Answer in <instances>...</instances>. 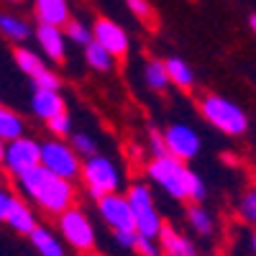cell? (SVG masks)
<instances>
[{
  "instance_id": "83f0119b",
  "label": "cell",
  "mask_w": 256,
  "mask_h": 256,
  "mask_svg": "<svg viewBox=\"0 0 256 256\" xmlns=\"http://www.w3.org/2000/svg\"><path fill=\"white\" fill-rule=\"evenodd\" d=\"M46 126V131L52 134V136H56V138H70L74 131H72V116L64 110V113H59L56 118H52V120H46L44 123Z\"/></svg>"
},
{
  "instance_id": "1f68e13d",
  "label": "cell",
  "mask_w": 256,
  "mask_h": 256,
  "mask_svg": "<svg viewBox=\"0 0 256 256\" xmlns=\"http://www.w3.org/2000/svg\"><path fill=\"white\" fill-rule=\"evenodd\" d=\"M136 254L138 256H166L159 238H148V236H141L138 238V246H136Z\"/></svg>"
},
{
  "instance_id": "d4e9b609",
  "label": "cell",
  "mask_w": 256,
  "mask_h": 256,
  "mask_svg": "<svg viewBox=\"0 0 256 256\" xmlns=\"http://www.w3.org/2000/svg\"><path fill=\"white\" fill-rule=\"evenodd\" d=\"M64 34H67V38L72 41V44H80L82 49L90 44V41H95V31H92V26H88L84 20H80V18H72L67 26H64Z\"/></svg>"
},
{
  "instance_id": "7402d4cb",
  "label": "cell",
  "mask_w": 256,
  "mask_h": 256,
  "mask_svg": "<svg viewBox=\"0 0 256 256\" xmlns=\"http://www.w3.org/2000/svg\"><path fill=\"white\" fill-rule=\"evenodd\" d=\"M164 62H166V72H169V80H172L174 88H180L184 92L195 90V82H198L195 70H192L182 56H166Z\"/></svg>"
},
{
  "instance_id": "836d02e7",
  "label": "cell",
  "mask_w": 256,
  "mask_h": 256,
  "mask_svg": "<svg viewBox=\"0 0 256 256\" xmlns=\"http://www.w3.org/2000/svg\"><path fill=\"white\" fill-rule=\"evenodd\" d=\"M128 159H131V162H141L144 159V148L136 146V144H128Z\"/></svg>"
},
{
  "instance_id": "d6986e66",
  "label": "cell",
  "mask_w": 256,
  "mask_h": 256,
  "mask_svg": "<svg viewBox=\"0 0 256 256\" xmlns=\"http://www.w3.org/2000/svg\"><path fill=\"white\" fill-rule=\"evenodd\" d=\"M34 31L36 28L28 24L24 16H18V13H3V16H0V34H3V38L10 41L13 46L28 41L34 36Z\"/></svg>"
},
{
  "instance_id": "d6a6232c",
  "label": "cell",
  "mask_w": 256,
  "mask_h": 256,
  "mask_svg": "<svg viewBox=\"0 0 256 256\" xmlns=\"http://www.w3.org/2000/svg\"><path fill=\"white\" fill-rule=\"evenodd\" d=\"M113 238H116V244H118L120 248H126V251H136L141 233H138V230H118V233H113Z\"/></svg>"
},
{
  "instance_id": "277c9868",
  "label": "cell",
  "mask_w": 256,
  "mask_h": 256,
  "mask_svg": "<svg viewBox=\"0 0 256 256\" xmlns=\"http://www.w3.org/2000/svg\"><path fill=\"white\" fill-rule=\"evenodd\" d=\"M80 182L84 184V190H88V195L92 200H100L105 195L120 192V187H123V172L118 169V164L110 156L95 154L90 159H84Z\"/></svg>"
},
{
  "instance_id": "9a60e30c",
  "label": "cell",
  "mask_w": 256,
  "mask_h": 256,
  "mask_svg": "<svg viewBox=\"0 0 256 256\" xmlns=\"http://www.w3.org/2000/svg\"><path fill=\"white\" fill-rule=\"evenodd\" d=\"M67 110V102H64L62 92L59 90H36L34 88V95H31V113L38 118V120H52L56 118L59 113Z\"/></svg>"
},
{
  "instance_id": "7c38bea8",
  "label": "cell",
  "mask_w": 256,
  "mask_h": 256,
  "mask_svg": "<svg viewBox=\"0 0 256 256\" xmlns=\"http://www.w3.org/2000/svg\"><path fill=\"white\" fill-rule=\"evenodd\" d=\"M92 31H95V41H100L116 59L128 56V52H131V38H128V31L118 20H113L108 16H98L92 24Z\"/></svg>"
},
{
  "instance_id": "f546056e",
  "label": "cell",
  "mask_w": 256,
  "mask_h": 256,
  "mask_svg": "<svg viewBox=\"0 0 256 256\" xmlns=\"http://www.w3.org/2000/svg\"><path fill=\"white\" fill-rule=\"evenodd\" d=\"M146 148H148V156H164V154H169L166 152V141H164V131H159V128H148Z\"/></svg>"
},
{
  "instance_id": "8d00e7d4",
  "label": "cell",
  "mask_w": 256,
  "mask_h": 256,
  "mask_svg": "<svg viewBox=\"0 0 256 256\" xmlns=\"http://www.w3.org/2000/svg\"><path fill=\"white\" fill-rule=\"evenodd\" d=\"M8 3H18V0H8Z\"/></svg>"
},
{
  "instance_id": "6da1fadb",
  "label": "cell",
  "mask_w": 256,
  "mask_h": 256,
  "mask_svg": "<svg viewBox=\"0 0 256 256\" xmlns=\"http://www.w3.org/2000/svg\"><path fill=\"white\" fill-rule=\"evenodd\" d=\"M13 182H16V190L31 205H36L38 210H44L46 216H54V218L62 216L64 210L74 208L77 202V184L67 177L49 172L46 166H36Z\"/></svg>"
},
{
  "instance_id": "4316f807",
  "label": "cell",
  "mask_w": 256,
  "mask_h": 256,
  "mask_svg": "<svg viewBox=\"0 0 256 256\" xmlns=\"http://www.w3.org/2000/svg\"><path fill=\"white\" fill-rule=\"evenodd\" d=\"M70 141H72V146L77 148V154H80L82 159H90V156L100 154L98 141H95L90 134H84V131H77V134H72V136H70Z\"/></svg>"
},
{
  "instance_id": "44dd1931",
  "label": "cell",
  "mask_w": 256,
  "mask_h": 256,
  "mask_svg": "<svg viewBox=\"0 0 256 256\" xmlns=\"http://www.w3.org/2000/svg\"><path fill=\"white\" fill-rule=\"evenodd\" d=\"M82 56H84V64H88L92 72H98V74L113 72L116 70V62H118L108 49L100 44V41H90V44L82 49Z\"/></svg>"
},
{
  "instance_id": "5bb4252c",
  "label": "cell",
  "mask_w": 256,
  "mask_h": 256,
  "mask_svg": "<svg viewBox=\"0 0 256 256\" xmlns=\"http://www.w3.org/2000/svg\"><path fill=\"white\" fill-rule=\"evenodd\" d=\"M34 18L38 24L64 28L72 20V3L70 0H31Z\"/></svg>"
},
{
  "instance_id": "8992f818",
  "label": "cell",
  "mask_w": 256,
  "mask_h": 256,
  "mask_svg": "<svg viewBox=\"0 0 256 256\" xmlns=\"http://www.w3.org/2000/svg\"><path fill=\"white\" fill-rule=\"evenodd\" d=\"M128 195V202L134 208V218H136V230L141 236H148V238H159V233L164 228V218L159 212V205L154 200V192L146 182H131L126 190Z\"/></svg>"
},
{
  "instance_id": "52a82bcc",
  "label": "cell",
  "mask_w": 256,
  "mask_h": 256,
  "mask_svg": "<svg viewBox=\"0 0 256 256\" xmlns=\"http://www.w3.org/2000/svg\"><path fill=\"white\" fill-rule=\"evenodd\" d=\"M82 164L84 159L77 154V148L72 146L70 138L52 136L46 141H41V166H46L49 172L77 182L82 177Z\"/></svg>"
},
{
  "instance_id": "5b68a950",
  "label": "cell",
  "mask_w": 256,
  "mask_h": 256,
  "mask_svg": "<svg viewBox=\"0 0 256 256\" xmlns=\"http://www.w3.org/2000/svg\"><path fill=\"white\" fill-rule=\"evenodd\" d=\"M56 230L64 238L70 248H74L77 254H92L98 246V230L90 220V216L82 208H70L62 216H56Z\"/></svg>"
},
{
  "instance_id": "8fae6325",
  "label": "cell",
  "mask_w": 256,
  "mask_h": 256,
  "mask_svg": "<svg viewBox=\"0 0 256 256\" xmlns=\"http://www.w3.org/2000/svg\"><path fill=\"white\" fill-rule=\"evenodd\" d=\"M164 141H166V152L177 159H182V162H187V164L195 156H200V152H202L200 134L190 123H182V120L169 123L164 128Z\"/></svg>"
},
{
  "instance_id": "ba28073f",
  "label": "cell",
  "mask_w": 256,
  "mask_h": 256,
  "mask_svg": "<svg viewBox=\"0 0 256 256\" xmlns=\"http://www.w3.org/2000/svg\"><path fill=\"white\" fill-rule=\"evenodd\" d=\"M0 162H3L6 174L18 180L31 169L41 166V141L34 136H20L0 146Z\"/></svg>"
},
{
  "instance_id": "30bf717a",
  "label": "cell",
  "mask_w": 256,
  "mask_h": 256,
  "mask_svg": "<svg viewBox=\"0 0 256 256\" xmlns=\"http://www.w3.org/2000/svg\"><path fill=\"white\" fill-rule=\"evenodd\" d=\"M95 208H98L100 220L110 228V233L136 230L134 208H131V202H128L126 192H113V195H105V198L95 200Z\"/></svg>"
},
{
  "instance_id": "9c48e42d",
  "label": "cell",
  "mask_w": 256,
  "mask_h": 256,
  "mask_svg": "<svg viewBox=\"0 0 256 256\" xmlns=\"http://www.w3.org/2000/svg\"><path fill=\"white\" fill-rule=\"evenodd\" d=\"M0 220H3L13 233L26 236V238L38 228V218H36L34 205L20 195L18 190L13 192L10 187H3V192H0Z\"/></svg>"
},
{
  "instance_id": "4fadbf2b",
  "label": "cell",
  "mask_w": 256,
  "mask_h": 256,
  "mask_svg": "<svg viewBox=\"0 0 256 256\" xmlns=\"http://www.w3.org/2000/svg\"><path fill=\"white\" fill-rule=\"evenodd\" d=\"M34 36H36L38 52L44 54L49 62H54V64H64V62H67V44H70V38H67V34H64V28L38 24Z\"/></svg>"
},
{
  "instance_id": "7a4b0ae2",
  "label": "cell",
  "mask_w": 256,
  "mask_h": 256,
  "mask_svg": "<svg viewBox=\"0 0 256 256\" xmlns=\"http://www.w3.org/2000/svg\"><path fill=\"white\" fill-rule=\"evenodd\" d=\"M144 174L146 180L156 184L159 190H164L172 200L180 202H190V182L195 169H190L187 162L172 156V154H164V156H152L144 166Z\"/></svg>"
},
{
  "instance_id": "4dcf8cb0",
  "label": "cell",
  "mask_w": 256,
  "mask_h": 256,
  "mask_svg": "<svg viewBox=\"0 0 256 256\" xmlns=\"http://www.w3.org/2000/svg\"><path fill=\"white\" fill-rule=\"evenodd\" d=\"M31 82H34V88H36V90H62V77H59L54 70L41 72V74L34 77Z\"/></svg>"
},
{
  "instance_id": "603a6c76",
  "label": "cell",
  "mask_w": 256,
  "mask_h": 256,
  "mask_svg": "<svg viewBox=\"0 0 256 256\" xmlns=\"http://www.w3.org/2000/svg\"><path fill=\"white\" fill-rule=\"evenodd\" d=\"M20 136H26V120L20 113H16L13 108L3 105L0 108V141L8 144V141H16Z\"/></svg>"
},
{
  "instance_id": "e575fe53",
  "label": "cell",
  "mask_w": 256,
  "mask_h": 256,
  "mask_svg": "<svg viewBox=\"0 0 256 256\" xmlns=\"http://www.w3.org/2000/svg\"><path fill=\"white\" fill-rule=\"evenodd\" d=\"M248 26H251V31H254V36H256V13L248 18Z\"/></svg>"
},
{
  "instance_id": "d590c367",
  "label": "cell",
  "mask_w": 256,
  "mask_h": 256,
  "mask_svg": "<svg viewBox=\"0 0 256 256\" xmlns=\"http://www.w3.org/2000/svg\"><path fill=\"white\" fill-rule=\"evenodd\" d=\"M251 248H254V256H256V228H254V236H251Z\"/></svg>"
},
{
  "instance_id": "ffe728a7",
  "label": "cell",
  "mask_w": 256,
  "mask_h": 256,
  "mask_svg": "<svg viewBox=\"0 0 256 256\" xmlns=\"http://www.w3.org/2000/svg\"><path fill=\"white\" fill-rule=\"evenodd\" d=\"M13 64L18 67V72H24V74L31 77V80L49 70V67H46V56L41 54V52H36V49L24 46V44L13 46Z\"/></svg>"
},
{
  "instance_id": "3957f363",
  "label": "cell",
  "mask_w": 256,
  "mask_h": 256,
  "mask_svg": "<svg viewBox=\"0 0 256 256\" xmlns=\"http://www.w3.org/2000/svg\"><path fill=\"white\" fill-rule=\"evenodd\" d=\"M198 110L205 118V123H210L216 131H220L230 138H238V136L248 134V113L226 95L205 92L198 100Z\"/></svg>"
},
{
  "instance_id": "ac0fdd59",
  "label": "cell",
  "mask_w": 256,
  "mask_h": 256,
  "mask_svg": "<svg viewBox=\"0 0 256 256\" xmlns=\"http://www.w3.org/2000/svg\"><path fill=\"white\" fill-rule=\"evenodd\" d=\"M184 220H187V228L200 238H210L216 233V218L202 202H190L184 210Z\"/></svg>"
},
{
  "instance_id": "cb8c5ba5",
  "label": "cell",
  "mask_w": 256,
  "mask_h": 256,
  "mask_svg": "<svg viewBox=\"0 0 256 256\" xmlns=\"http://www.w3.org/2000/svg\"><path fill=\"white\" fill-rule=\"evenodd\" d=\"M144 82L148 90L154 92H164L169 84H172V80H169V72H166V62L164 59H148L144 64Z\"/></svg>"
},
{
  "instance_id": "484cf974",
  "label": "cell",
  "mask_w": 256,
  "mask_h": 256,
  "mask_svg": "<svg viewBox=\"0 0 256 256\" xmlns=\"http://www.w3.org/2000/svg\"><path fill=\"white\" fill-rule=\"evenodd\" d=\"M238 216H241L244 223L256 228V184L248 187L241 195V200H238Z\"/></svg>"
},
{
  "instance_id": "e0dca14e",
  "label": "cell",
  "mask_w": 256,
  "mask_h": 256,
  "mask_svg": "<svg viewBox=\"0 0 256 256\" xmlns=\"http://www.w3.org/2000/svg\"><path fill=\"white\" fill-rule=\"evenodd\" d=\"M31 246L36 248L38 256H67V244L59 236V230H52L46 226H41L28 236Z\"/></svg>"
},
{
  "instance_id": "2e32d148",
  "label": "cell",
  "mask_w": 256,
  "mask_h": 256,
  "mask_svg": "<svg viewBox=\"0 0 256 256\" xmlns=\"http://www.w3.org/2000/svg\"><path fill=\"white\" fill-rule=\"evenodd\" d=\"M159 244H162L166 256H198L195 241H192L187 233L177 230L172 223H164V228L159 233Z\"/></svg>"
},
{
  "instance_id": "f1b7e54d",
  "label": "cell",
  "mask_w": 256,
  "mask_h": 256,
  "mask_svg": "<svg viewBox=\"0 0 256 256\" xmlns=\"http://www.w3.org/2000/svg\"><path fill=\"white\" fill-rule=\"evenodd\" d=\"M126 8L131 10L141 24H148L154 26L156 24V13H154V6L148 3V0H126Z\"/></svg>"
}]
</instances>
